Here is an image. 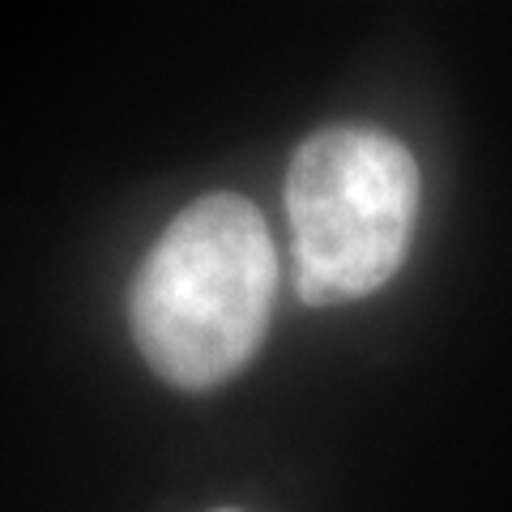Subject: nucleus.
Wrapping results in <instances>:
<instances>
[{
  "label": "nucleus",
  "instance_id": "obj_2",
  "mask_svg": "<svg viewBox=\"0 0 512 512\" xmlns=\"http://www.w3.org/2000/svg\"><path fill=\"white\" fill-rule=\"evenodd\" d=\"M286 218L299 299L308 308L363 299L406 261L419 218V167L380 128H320L286 171Z\"/></svg>",
  "mask_w": 512,
  "mask_h": 512
},
{
  "label": "nucleus",
  "instance_id": "obj_1",
  "mask_svg": "<svg viewBox=\"0 0 512 512\" xmlns=\"http://www.w3.org/2000/svg\"><path fill=\"white\" fill-rule=\"evenodd\" d=\"M274 291L278 256L261 210L239 192H210L184 205L146 252L128 320L158 380L205 393L265 342Z\"/></svg>",
  "mask_w": 512,
  "mask_h": 512
},
{
  "label": "nucleus",
  "instance_id": "obj_3",
  "mask_svg": "<svg viewBox=\"0 0 512 512\" xmlns=\"http://www.w3.org/2000/svg\"><path fill=\"white\" fill-rule=\"evenodd\" d=\"M218 512H235V508H218Z\"/></svg>",
  "mask_w": 512,
  "mask_h": 512
}]
</instances>
